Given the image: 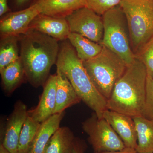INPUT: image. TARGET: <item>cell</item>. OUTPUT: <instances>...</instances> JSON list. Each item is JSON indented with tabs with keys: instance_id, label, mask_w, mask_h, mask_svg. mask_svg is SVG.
Listing matches in <instances>:
<instances>
[{
	"instance_id": "6da1fadb",
	"label": "cell",
	"mask_w": 153,
	"mask_h": 153,
	"mask_svg": "<svg viewBox=\"0 0 153 153\" xmlns=\"http://www.w3.org/2000/svg\"><path fill=\"white\" fill-rule=\"evenodd\" d=\"M20 58L26 79L35 88L44 86L57 62L60 45L55 38L29 30L21 36Z\"/></svg>"
},
{
	"instance_id": "7a4b0ae2",
	"label": "cell",
	"mask_w": 153,
	"mask_h": 153,
	"mask_svg": "<svg viewBox=\"0 0 153 153\" xmlns=\"http://www.w3.org/2000/svg\"><path fill=\"white\" fill-rule=\"evenodd\" d=\"M147 72L146 67L136 56L128 65L124 74L115 84L107 109L132 117L141 116L145 101Z\"/></svg>"
},
{
	"instance_id": "3957f363",
	"label": "cell",
	"mask_w": 153,
	"mask_h": 153,
	"mask_svg": "<svg viewBox=\"0 0 153 153\" xmlns=\"http://www.w3.org/2000/svg\"><path fill=\"white\" fill-rule=\"evenodd\" d=\"M55 64L68 78L81 101L102 118L107 109L106 99L94 85L74 47L66 41L60 44Z\"/></svg>"
},
{
	"instance_id": "277c9868",
	"label": "cell",
	"mask_w": 153,
	"mask_h": 153,
	"mask_svg": "<svg viewBox=\"0 0 153 153\" xmlns=\"http://www.w3.org/2000/svg\"><path fill=\"white\" fill-rule=\"evenodd\" d=\"M102 46L98 55L83 61V64L94 85L107 100L128 65L112 50Z\"/></svg>"
},
{
	"instance_id": "5b68a950",
	"label": "cell",
	"mask_w": 153,
	"mask_h": 153,
	"mask_svg": "<svg viewBox=\"0 0 153 153\" xmlns=\"http://www.w3.org/2000/svg\"><path fill=\"white\" fill-rule=\"evenodd\" d=\"M120 5L125 15L136 55L153 37V0H122Z\"/></svg>"
},
{
	"instance_id": "8992f818",
	"label": "cell",
	"mask_w": 153,
	"mask_h": 153,
	"mask_svg": "<svg viewBox=\"0 0 153 153\" xmlns=\"http://www.w3.org/2000/svg\"><path fill=\"white\" fill-rule=\"evenodd\" d=\"M103 35L100 44L120 56L128 65L136 55L132 49L128 25L120 5L116 6L102 15Z\"/></svg>"
},
{
	"instance_id": "52a82bcc",
	"label": "cell",
	"mask_w": 153,
	"mask_h": 153,
	"mask_svg": "<svg viewBox=\"0 0 153 153\" xmlns=\"http://www.w3.org/2000/svg\"><path fill=\"white\" fill-rule=\"evenodd\" d=\"M82 128L88 135V141L94 152L120 151L125 145L111 126L104 118L94 112L82 123Z\"/></svg>"
},
{
	"instance_id": "ba28073f",
	"label": "cell",
	"mask_w": 153,
	"mask_h": 153,
	"mask_svg": "<svg viewBox=\"0 0 153 153\" xmlns=\"http://www.w3.org/2000/svg\"><path fill=\"white\" fill-rule=\"evenodd\" d=\"M71 33H76L100 44L103 35L102 17L88 7L74 11L66 17Z\"/></svg>"
},
{
	"instance_id": "9c48e42d",
	"label": "cell",
	"mask_w": 153,
	"mask_h": 153,
	"mask_svg": "<svg viewBox=\"0 0 153 153\" xmlns=\"http://www.w3.org/2000/svg\"><path fill=\"white\" fill-rule=\"evenodd\" d=\"M40 13L38 6L32 4L25 10L4 15L0 21L1 37L24 35L29 30L33 19Z\"/></svg>"
},
{
	"instance_id": "30bf717a",
	"label": "cell",
	"mask_w": 153,
	"mask_h": 153,
	"mask_svg": "<svg viewBox=\"0 0 153 153\" xmlns=\"http://www.w3.org/2000/svg\"><path fill=\"white\" fill-rule=\"evenodd\" d=\"M27 108L21 100L15 103L13 110L9 116L3 137L5 147L11 153H17L19 137L25 121L29 115Z\"/></svg>"
},
{
	"instance_id": "8fae6325",
	"label": "cell",
	"mask_w": 153,
	"mask_h": 153,
	"mask_svg": "<svg viewBox=\"0 0 153 153\" xmlns=\"http://www.w3.org/2000/svg\"><path fill=\"white\" fill-rule=\"evenodd\" d=\"M125 145L126 147L136 150L137 135L135 123L131 117L106 109L102 114Z\"/></svg>"
},
{
	"instance_id": "7c38bea8",
	"label": "cell",
	"mask_w": 153,
	"mask_h": 153,
	"mask_svg": "<svg viewBox=\"0 0 153 153\" xmlns=\"http://www.w3.org/2000/svg\"><path fill=\"white\" fill-rule=\"evenodd\" d=\"M56 74L50 75L44 85L38 105L28 111L29 115L41 123L54 114L56 105Z\"/></svg>"
},
{
	"instance_id": "4fadbf2b",
	"label": "cell",
	"mask_w": 153,
	"mask_h": 153,
	"mask_svg": "<svg viewBox=\"0 0 153 153\" xmlns=\"http://www.w3.org/2000/svg\"><path fill=\"white\" fill-rule=\"evenodd\" d=\"M29 30L44 33L58 41H66L71 33L66 19L55 18L41 13L33 19Z\"/></svg>"
},
{
	"instance_id": "5bb4252c",
	"label": "cell",
	"mask_w": 153,
	"mask_h": 153,
	"mask_svg": "<svg viewBox=\"0 0 153 153\" xmlns=\"http://www.w3.org/2000/svg\"><path fill=\"white\" fill-rule=\"evenodd\" d=\"M41 14L57 18H64L78 9L87 7L86 0H34Z\"/></svg>"
},
{
	"instance_id": "9a60e30c",
	"label": "cell",
	"mask_w": 153,
	"mask_h": 153,
	"mask_svg": "<svg viewBox=\"0 0 153 153\" xmlns=\"http://www.w3.org/2000/svg\"><path fill=\"white\" fill-rule=\"evenodd\" d=\"M56 75V105L54 114L64 112L68 108L81 101L68 78L57 68Z\"/></svg>"
},
{
	"instance_id": "2e32d148",
	"label": "cell",
	"mask_w": 153,
	"mask_h": 153,
	"mask_svg": "<svg viewBox=\"0 0 153 153\" xmlns=\"http://www.w3.org/2000/svg\"><path fill=\"white\" fill-rule=\"evenodd\" d=\"M65 112L55 114L41 123L28 153H43L50 138L60 127Z\"/></svg>"
},
{
	"instance_id": "e0dca14e",
	"label": "cell",
	"mask_w": 153,
	"mask_h": 153,
	"mask_svg": "<svg viewBox=\"0 0 153 153\" xmlns=\"http://www.w3.org/2000/svg\"><path fill=\"white\" fill-rule=\"evenodd\" d=\"M75 138L68 127H60L50 138L43 153H72Z\"/></svg>"
},
{
	"instance_id": "ac0fdd59",
	"label": "cell",
	"mask_w": 153,
	"mask_h": 153,
	"mask_svg": "<svg viewBox=\"0 0 153 153\" xmlns=\"http://www.w3.org/2000/svg\"><path fill=\"white\" fill-rule=\"evenodd\" d=\"M2 84L5 93L10 95L24 81L25 69L21 58L0 70Z\"/></svg>"
},
{
	"instance_id": "d6986e66",
	"label": "cell",
	"mask_w": 153,
	"mask_h": 153,
	"mask_svg": "<svg viewBox=\"0 0 153 153\" xmlns=\"http://www.w3.org/2000/svg\"><path fill=\"white\" fill-rule=\"evenodd\" d=\"M137 135L138 153H153V119L143 116L133 117Z\"/></svg>"
},
{
	"instance_id": "ffe728a7",
	"label": "cell",
	"mask_w": 153,
	"mask_h": 153,
	"mask_svg": "<svg viewBox=\"0 0 153 153\" xmlns=\"http://www.w3.org/2000/svg\"><path fill=\"white\" fill-rule=\"evenodd\" d=\"M68 39L74 47L77 56L82 61L96 57L101 52L102 44L76 33H70Z\"/></svg>"
},
{
	"instance_id": "44dd1931",
	"label": "cell",
	"mask_w": 153,
	"mask_h": 153,
	"mask_svg": "<svg viewBox=\"0 0 153 153\" xmlns=\"http://www.w3.org/2000/svg\"><path fill=\"white\" fill-rule=\"evenodd\" d=\"M18 36L1 37L0 42V70L20 58Z\"/></svg>"
},
{
	"instance_id": "7402d4cb",
	"label": "cell",
	"mask_w": 153,
	"mask_h": 153,
	"mask_svg": "<svg viewBox=\"0 0 153 153\" xmlns=\"http://www.w3.org/2000/svg\"><path fill=\"white\" fill-rule=\"evenodd\" d=\"M41 123L28 115L19 137L17 153H28Z\"/></svg>"
},
{
	"instance_id": "603a6c76",
	"label": "cell",
	"mask_w": 153,
	"mask_h": 153,
	"mask_svg": "<svg viewBox=\"0 0 153 153\" xmlns=\"http://www.w3.org/2000/svg\"><path fill=\"white\" fill-rule=\"evenodd\" d=\"M135 55L142 61L148 75L153 79V37Z\"/></svg>"
},
{
	"instance_id": "cb8c5ba5",
	"label": "cell",
	"mask_w": 153,
	"mask_h": 153,
	"mask_svg": "<svg viewBox=\"0 0 153 153\" xmlns=\"http://www.w3.org/2000/svg\"><path fill=\"white\" fill-rule=\"evenodd\" d=\"M122 0H86L87 7L97 14L102 16L116 6L119 5Z\"/></svg>"
},
{
	"instance_id": "d4e9b609",
	"label": "cell",
	"mask_w": 153,
	"mask_h": 153,
	"mask_svg": "<svg viewBox=\"0 0 153 153\" xmlns=\"http://www.w3.org/2000/svg\"><path fill=\"white\" fill-rule=\"evenodd\" d=\"M141 116L153 119V79L148 74L144 105Z\"/></svg>"
},
{
	"instance_id": "484cf974",
	"label": "cell",
	"mask_w": 153,
	"mask_h": 153,
	"mask_svg": "<svg viewBox=\"0 0 153 153\" xmlns=\"http://www.w3.org/2000/svg\"><path fill=\"white\" fill-rule=\"evenodd\" d=\"M87 145L85 141L78 138H75L72 153H85Z\"/></svg>"
},
{
	"instance_id": "4316f807",
	"label": "cell",
	"mask_w": 153,
	"mask_h": 153,
	"mask_svg": "<svg viewBox=\"0 0 153 153\" xmlns=\"http://www.w3.org/2000/svg\"><path fill=\"white\" fill-rule=\"evenodd\" d=\"M10 11L7 0H0V16L2 17Z\"/></svg>"
},
{
	"instance_id": "83f0119b",
	"label": "cell",
	"mask_w": 153,
	"mask_h": 153,
	"mask_svg": "<svg viewBox=\"0 0 153 153\" xmlns=\"http://www.w3.org/2000/svg\"><path fill=\"white\" fill-rule=\"evenodd\" d=\"M96 153H138L136 150L131 148L126 147L120 151H113V152H102Z\"/></svg>"
},
{
	"instance_id": "f1b7e54d",
	"label": "cell",
	"mask_w": 153,
	"mask_h": 153,
	"mask_svg": "<svg viewBox=\"0 0 153 153\" xmlns=\"http://www.w3.org/2000/svg\"><path fill=\"white\" fill-rule=\"evenodd\" d=\"M0 153H11L9 150L4 146L2 143L0 144Z\"/></svg>"
},
{
	"instance_id": "f546056e",
	"label": "cell",
	"mask_w": 153,
	"mask_h": 153,
	"mask_svg": "<svg viewBox=\"0 0 153 153\" xmlns=\"http://www.w3.org/2000/svg\"><path fill=\"white\" fill-rule=\"evenodd\" d=\"M17 6H21L26 4L29 0H16Z\"/></svg>"
}]
</instances>
